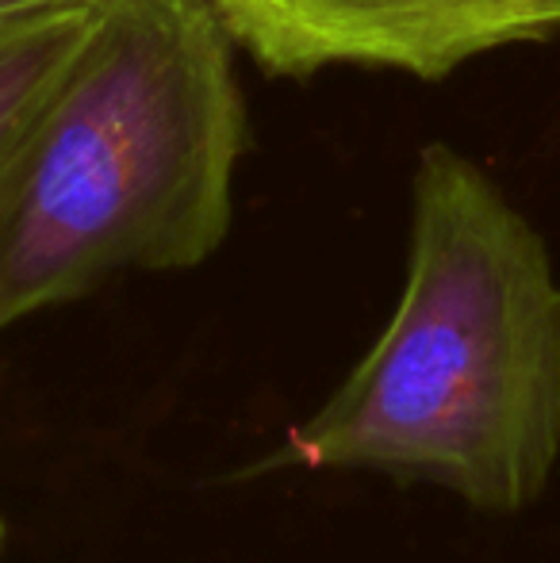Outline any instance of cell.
<instances>
[{
  "label": "cell",
  "instance_id": "obj_1",
  "mask_svg": "<svg viewBox=\"0 0 560 563\" xmlns=\"http://www.w3.org/2000/svg\"><path fill=\"white\" fill-rule=\"evenodd\" d=\"M560 464V280L472 157L419 154L407 280L334 395L254 472H376L523 514Z\"/></svg>",
  "mask_w": 560,
  "mask_h": 563
},
{
  "label": "cell",
  "instance_id": "obj_2",
  "mask_svg": "<svg viewBox=\"0 0 560 563\" xmlns=\"http://www.w3.org/2000/svg\"><path fill=\"white\" fill-rule=\"evenodd\" d=\"M246 104L211 0H97L0 165V334L128 268L223 245Z\"/></svg>",
  "mask_w": 560,
  "mask_h": 563
},
{
  "label": "cell",
  "instance_id": "obj_3",
  "mask_svg": "<svg viewBox=\"0 0 560 563\" xmlns=\"http://www.w3.org/2000/svg\"><path fill=\"white\" fill-rule=\"evenodd\" d=\"M234 46L273 77L330 66L438 81L499 46L560 31V0H211Z\"/></svg>",
  "mask_w": 560,
  "mask_h": 563
},
{
  "label": "cell",
  "instance_id": "obj_4",
  "mask_svg": "<svg viewBox=\"0 0 560 563\" xmlns=\"http://www.w3.org/2000/svg\"><path fill=\"white\" fill-rule=\"evenodd\" d=\"M97 15V0L85 4H46L28 8V12H8L0 15V165L12 154L15 139L77 46L85 43Z\"/></svg>",
  "mask_w": 560,
  "mask_h": 563
},
{
  "label": "cell",
  "instance_id": "obj_5",
  "mask_svg": "<svg viewBox=\"0 0 560 563\" xmlns=\"http://www.w3.org/2000/svg\"><path fill=\"white\" fill-rule=\"evenodd\" d=\"M46 4H85V0H0V15L28 12V8H46Z\"/></svg>",
  "mask_w": 560,
  "mask_h": 563
},
{
  "label": "cell",
  "instance_id": "obj_6",
  "mask_svg": "<svg viewBox=\"0 0 560 563\" xmlns=\"http://www.w3.org/2000/svg\"><path fill=\"white\" fill-rule=\"evenodd\" d=\"M0 537H4V529H0Z\"/></svg>",
  "mask_w": 560,
  "mask_h": 563
}]
</instances>
